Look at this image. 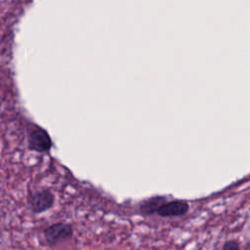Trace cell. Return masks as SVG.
<instances>
[{
  "instance_id": "1",
  "label": "cell",
  "mask_w": 250,
  "mask_h": 250,
  "mask_svg": "<svg viewBox=\"0 0 250 250\" xmlns=\"http://www.w3.org/2000/svg\"><path fill=\"white\" fill-rule=\"evenodd\" d=\"M27 146L32 151L46 153L53 146V141L46 129L37 124H32L27 129Z\"/></svg>"
},
{
  "instance_id": "6",
  "label": "cell",
  "mask_w": 250,
  "mask_h": 250,
  "mask_svg": "<svg viewBox=\"0 0 250 250\" xmlns=\"http://www.w3.org/2000/svg\"><path fill=\"white\" fill-rule=\"evenodd\" d=\"M222 250H239V247L235 241H227L223 245Z\"/></svg>"
},
{
  "instance_id": "4",
  "label": "cell",
  "mask_w": 250,
  "mask_h": 250,
  "mask_svg": "<svg viewBox=\"0 0 250 250\" xmlns=\"http://www.w3.org/2000/svg\"><path fill=\"white\" fill-rule=\"evenodd\" d=\"M189 209L188 202L184 200L166 201L157 211V215L163 218L180 217L185 215Z\"/></svg>"
},
{
  "instance_id": "3",
  "label": "cell",
  "mask_w": 250,
  "mask_h": 250,
  "mask_svg": "<svg viewBox=\"0 0 250 250\" xmlns=\"http://www.w3.org/2000/svg\"><path fill=\"white\" fill-rule=\"evenodd\" d=\"M43 234L46 242L50 246H53L70 239L73 235V228L69 224L58 222L47 227L44 229Z\"/></svg>"
},
{
  "instance_id": "2",
  "label": "cell",
  "mask_w": 250,
  "mask_h": 250,
  "mask_svg": "<svg viewBox=\"0 0 250 250\" xmlns=\"http://www.w3.org/2000/svg\"><path fill=\"white\" fill-rule=\"evenodd\" d=\"M28 207L34 214H42L50 210L55 203V195L49 188H42L30 194Z\"/></svg>"
},
{
  "instance_id": "5",
  "label": "cell",
  "mask_w": 250,
  "mask_h": 250,
  "mask_svg": "<svg viewBox=\"0 0 250 250\" xmlns=\"http://www.w3.org/2000/svg\"><path fill=\"white\" fill-rule=\"evenodd\" d=\"M166 201H167V198L165 196H162V195L152 196L143 200L139 205V209L145 215H152L157 213L158 209Z\"/></svg>"
}]
</instances>
